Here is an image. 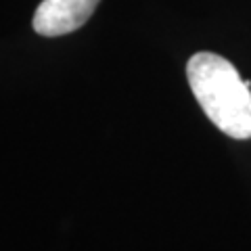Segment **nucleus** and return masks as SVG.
<instances>
[{
    "label": "nucleus",
    "instance_id": "f257e3e1",
    "mask_svg": "<svg viewBox=\"0 0 251 251\" xmlns=\"http://www.w3.org/2000/svg\"><path fill=\"white\" fill-rule=\"evenodd\" d=\"M186 77L216 128L237 140L251 138V82L243 80L228 59L197 52L188 59Z\"/></svg>",
    "mask_w": 251,
    "mask_h": 251
},
{
    "label": "nucleus",
    "instance_id": "f03ea898",
    "mask_svg": "<svg viewBox=\"0 0 251 251\" xmlns=\"http://www.w3.org/2000/svg\"><path fill=\"white\" fill-rule=\"evenodd\" d=\"M100 0H42L34 13L36 34L54 38L80 29L92 17Z\"/></svg>",
    "mask_w": 251,
    "mask_h": 251
}]
</instances>
